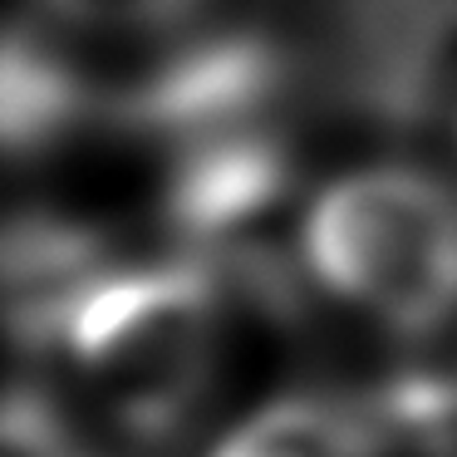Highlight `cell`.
I'll return each instance as SVG.
<instances>
[{
	"instance_id": "cell-1",
	"label": "cell",
	"mask_w": 457,
	"mask_h": 457,
	"mask_svg": "<svg viewBox=\"0 0 457 457\" xmlns=\"http://www.w3.org/2000/svg\"><path fill=\"white\" fill-rule=\"evenodd\" d=\"M227 339L217 261H109L60 315L54 354L79 394L143 447L172 443L202 413Z\"/></svg>"
},
{
	"instance_id": "cell-2",
	"label": "cell",
	"mask_w": 457,
	"mask_h": 457,
	"mask_svg": "<svg viewBox=\"0 0 457 457\" xmlns=\"http://www.w3.org/2000/svg\"><path fill=\"white\" fill-rule=\"evenodd\" d=\"M305 270L394 335L457 320V187L408 162L335 178L300 227Z\"/></svg>"
},
{
	"instance_id": "cell-3",
	"label": "cell",
	"mask_w": 457,
	"mask_h": 457,
	"mask_svg": "<svg viewBox=\"0 0 457 457\" xmlns=\"http://www.w3.org/2000/svg\"><path fill=\"white\" fill-rule=\"evenodd\" d=\"M325 11L339 99L384 123L423 119L457 64V0H325Z\"/></svg>"
},
{
	"instance_id": "cell-4",
	"label": "cell",
	"mask_w": 457,
	"mask_h": 457,
	"mask_svg": "<svg viewBox=\"0 0 457 457\" xmlns=\"http://www.w3.org/2000/svg\"><path fill=\"white\" fill-rule=\"evenodd\" d=\"M109 246L99 231L64 217H15L5 241V305H11V335L25 349H45L70 310V300L109 266Z\"/></svg>"
},
{
	"instance_id": "cell-5",
	"label": "cell",
	"mask_w": 457,
	"mask_h": 457,
	"mask_svg": "<svg viewBox=\"0 0 457 457\" xmlns=\"http://www.w3.org/2000/svg\"><path fill=\"white\" fill-rule=\"evenodd\" d=\"M94 113H104V99L94 94L79 64L35 25H15L5 40V89H0L5 148L15 158L60 148Z\"/></svg>"
},
{
	"instance_id": "cell-6",
	"label": "cell",
	"mask_w": 457,
	"mask_h": 457,
	"mask_svg": "<svg viewBox=\"0 0 457 457\" xmlns=\"http://www.w3.org/2000/svg\"><path fill=\"white\" fill-rule=\"evenodd\" d=\"M378 413L335 398H280L237 428L212 457H384Z\"/></svg>"
},
{
	"instance_id": "cell-7",
	"label": "cell",
	"mask_w": 457,
	"mask_h": 457,
	"mask_svg": "<svg viewBox=\"0 0 457 457\" xmlns=\"http://www.w3.org/2000/svg\"><path fill=\"white\" fill-rule=\"evenodd\" d=\"M54 15L94 30H168L187 21L202 0H45Z\"/></svg>"
}]
</instances>
